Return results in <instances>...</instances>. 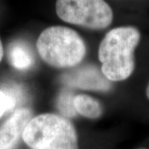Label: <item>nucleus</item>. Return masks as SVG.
Listing matches in <instances>:
<instances>
[{"label":"nucleus","mask_w":149,"mask_h":149,"mask_svg":"<svg viewBox=\"0 0 149 149\" xmlns=\"http://www.w3.org/2000/svg\"><path fill=\"white\" fill-rule=\"evenodd\" d=\"M140 32L133 27H117L104 37L99 47L101 71L109 81H121L133 74L134 51L140 42Z\"/></svg>","instance_id":"f257e3e1"},{"label":"nucleus","mask_w":149,"mask_h":149,"mask_svg":"<svg viewBox=\"0 0 149 149\" xmlns=\"http://www.w3.org/2000/svg\"><path fill=\"white\" fill-rule=\"evenodd\" d=\"M37 47L41 57L56 68L75 66L86 53L85 42L80 35L62 26L45 29L37 39Z\"/></svg>","instance_id":"f03ea898"},{"label":"nucleus","mask_w":149,"mask_h":149,"mask_svg":"<svg viewBox=\"0 0 149 149\" xmlns=\"http://www.w3.org/2000/svg\"><path fill=\"white\" fill-rule=\"evenodd\" d=\"M22 139L32 149H78L74 126L65 118L53 113L32 118L23 131Z\"/></svg>","instance_id":"7ed1b4c3"},{"label":"nucleus","mask_w":149,"mask_h":149,"mask_svg":"<svg viewBox=\"0 0 149 149\" xmlns=\"http://www.w3.org/2000/svg\"><path fill=\"white\" fill-rule=\"evenodd\" d=\"M56 13L64 22L92 29H104L113 21V11L100 0H60Z\"/></svg>","instance_id":"20e7f679"},{"label":"nucleus","mask_w":149,"mask_h":149,"mask_svg":"<svg viewBox=\"0 0 149 149\" xmlns=\"http://www.w3.org/2000/svg\"><path fill=\"white\" fill-rule=\"evenodd\" d=\"M65 85L91 91H106L111 88L110 81L94 65H84L69 70L61 75Z\"/></svg>","instance_id":"39448f33"},{"label":"nucleus","mask_w":149,"mask_h":149,"mask_svg":"<svg viewBox=\"0 0 149 149\" xmlns=\"http://www.w3.org/2000/svg\"><path fill=\"white\" fill-rule=\"evenodd\" d=\"M32 112L28 109H17L0 127V149H15L28 122Z\"/></svg>","instance_id":"423d86ee"},{"label":"nucleus","mask_w":149,"mask_h":149,"mask_svg":"<svg viewBox=\"0 0 149 149\" xmlns=\"http://www.w3.org/2000/svg\"><path fill=\"white\" fill-rule=\"evenodd\" d=\"M8 59L11 65L17 70H27L34 63L31 50L21 42L12 43L8 49Z\"/></svg>","instance_id":"0eeeda50"},{"label":"nucleus","mask_w":149,"mask_h":149,"mask_svg":"<svg viewBox=\"0 0 149 149\" xmlns=\"http://www.w3.org/2000/svg\"><path fill=\"white\" fill-rule=\"evenodd\" d=\"M74 105L77 113L89 118H97L101 115L103 112L100 102L91 96L85 95L75 96Z\"/></svg>","instance_id":"6e6552de"},{"label":"nucleus","mask_w":149,"mask_h":149,"mask_svg":"<svg viewBox=\"0 0 149 149\" xmlns=\"http://www.w3.org/2000/svg\"><path fill=\"white\" fill-rule=\"evenodd\" d=\"M74 97L73 92L68 90L62 91L59 95L57 107L60 112L65 117H74L77 113L74 105Z\"/></svg>","instance_id":"1a4fd4ad"},{"label":"nucleus","mask_w":149,"mask_h":149,"mask_svg":"<svg viewBox=\"0 0 149 149\" xmlns=\"http://www.w3.org/2000/svg\"><path fill=\"white\" fill-rule=\"evenodd\" d=\"M16 104L17 101L13 96L0 90V118L7 113L13 111Z\"/></svg>","instance_id":"9d476101"},{"label":"nucleus","mask_w":149,"mask_h":149,"mask_svg":"<svg viewBox=\"0 0 149 149\" xmlns=\"http://www.w3.org/2000/svg\"><path fill=\"white\" fill-rule=\"evenodd\" d=\"M3 56V45L1 42V40H0V61H2Z\"/></svg>","instance_id":"9b49d317"},{"label":"nucleus","mask_w":149,"mask_h":149,"mask_svg":"<svg viewBox=\"0 0 149 149\" xmlns=\"http://www.w3.org/2000/svg\"><path fill=\"white\" fill-rule=\"evenodd\" d=\"M146 94H147V96H148V100H149V83H148V86H147Z\"/></svg>","instance_id":"f8f14e48"},{"label":"nucleus","mask_w":149,"mask_h":149,"mask_svg":"<svg viewBox=\"0 0 149 149\" xmlns=\"http://www.w3.org/2000/svg\"><path fill=\"white\" fill-rule=\"evenodd\" d=\"M139 149H147V148H139Z\"/></svg>","instance_id":"ddd939ff"}]
</instances>
